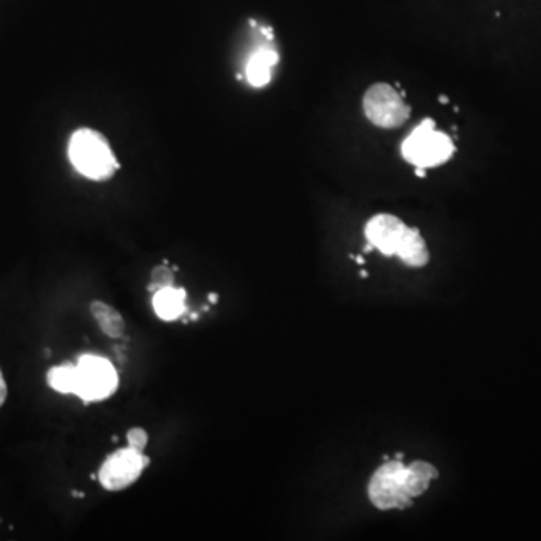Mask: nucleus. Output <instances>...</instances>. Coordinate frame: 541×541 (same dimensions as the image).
<instances>
[{"label": "nucleus", "instance_id": "11", "mask_svg": "<svg viewBox=\"0 0 541 541\" xmlns=\"http://www.w3.org/2000/svg\"><path fill=\"white\" fill-rule=\"evenodd\" d=\"M90 313L97 320L101 331L110 339H121L125 334L124 317L111 305L101 301H94L90 304Z\"/></svg>", "mask_w": 541, "mask_h": 541}, {"label": "nucleus", "instance_id": "12", "mask_svg": "<svg viewBox=\"0 0 541 541\" xmlns=\"http://www.w3.org/2000/svg\"><path fill=\"white\" fill-rule=\"evenodd\" d=\"M74 370L72 364H62L50 368L47 373L48 385L58 393L72 394L74 391Z\"/></svg>", "mask_w": 541, "mask_h": 541}, {"label": "nucleus", "instance_id": "18", "mask_svg": "<svg viewBox=\"0 0 541 541\" xmlns=\"http://www.w3.org/2000/svg\"><path fill=\"white\" fill-rule=\"evenodd\" d=\"M356 262H358L359 265H363V263H364V259H363V257H361V256H358V257H356Z\"/></svg>", "mask_w": 541, "mask_h": 541}, {"label": "nucleus", "instance_id": "15", "mask_svg": "<svg viewBox=\"0 0 541 541\" xmlns=\"http://www.w3.org/2000/svg\"><path fill=\"white\" fill-rule=\"evenodd\" d=\"M6 397H8V388H6V382H5V379H4L2 371H0V406H2V405L5 403Z\"/></svg>", "mask_w": 541, "mask_h": 541}, {"label": "nucleus", "instance_id": "21", "mask_svg": "<svg viewBox=\"0 0 541 541\" xmlns=\"http://www.w3.org/2000/svg\"><path fill=\"white\" fill-rule=\"evenodd\" d=\"M441 102H448V99L445 97H441Z\"/></svg>", "mask_w": 541, "mask_h": 541}, {"label": "nucleus", "instance_id": "10", "mask_svg": "<svg viewBox=\"0 0 541 541\" xmlns=\"http://www.w3.org/2000/svg\"><path fill=\"white\" fill-rule=\"evenodd\" d=\"M153 310L163 320H175L185 310V290L173 286L153 293Z\"/></svg>", "mask_w": 541, "mask_h": 541}, {"label": "nucleus", "instance_id": "5", "mask_svg": "<svg viewBox=\"0 0 541 541\" xmlns=\"http://www.w3.org/2000/svg\"><path fill=\"white\" fill-rule=\"evenodd\" d=\"M363 107L368 121L381 128L400 126L410 114V109L403 101V97L394 87L385 83L368 87L363 99Z\"/></svg>", "mask_w": 541, "mask_h": 541}, {"label": "nucleus", "instance_id": "4", "mask_svg": "<svg viewBox=\"0 0 541 541\" xmlns=\"http://www.w3.org/2000/svg\"><path fill=\"white\" fill-rule=\"evenodd\" d=\"M454 145L448 136L435 130V122H421L402 145V155L417 167L441 165L453 155Z\"/></svg>", "mask_w": 541, "mask_h": 541}, {"label": "nucleus", "instance_id": "17", "mask_svg": "<svg viewBox=\"0 0 541 541\" xmlns=\"http://www.w3.org/2000/svg\"><path fill=\"white\" fill-rule=\"evenodd\" d=\"M373 248H375V247H373V246H371V244L368 242V244H367V246L364 247V251H367V253H368V251H371Z\"/></svg>", "mask_w": 541, "mask_h": 541}, {"label": "nucleus", "instance_id": "13", "mask_svg": "<svg viewBox=\"0 0 541 541\" xmlns=\"http://www.w3.org/2000/svg\"><path fill=\"white\" fill-rule=\"evenodd\" d=\"M173 283H175V275H173L172 270L167 266L161 265V266L153 268V270H152L149 290L155 293L160 289L173 286Z\"/></svg>", "mask_w": 541, "mask_h": 541}, {"label": "nucleus", "instance_id": "2", "mask_svg": "<svg viewBox=\"0 0 541 541\" xmlns=\"http://www.w3.org/2000/svg\"><path fill=\"white\" fill-rule=\"evenodd\" d=\"M68 155L74 169L90 180L110 179L119 169L107 138L90 128H80L72 133Z\"/></svg>", "mask_w": 541, "mask_h": 541}, {"label": "nucleus", "instance_id": "9", "mask_svg": "<svg viewBox=\"0 0 541 541\" xmlns=\"http://www.w3.org/2000/svg\"><path fill=\"white\" fill-rule=\"evenodd\" d=\"M395 256L400 257V261L412 268H422L429 262V250L426 241L421 236L418 229L408 227L406 234L397 248Z\"/></svg>", "mask_w": 541, "mask_h": 541}, {"label": "nucleus", "instance_id": "8", "mask_svg": "<svg viewBox=\"0 0 541 541\" xmlns=\"http://www.w3.org/2000/svg\"><path fill=\"white\" fill-rule=\"evenodd\" d=\"M278 63V53L274 48L261 47L251 55L247 63V79L254 87H263L270 82V71Z\"/></svg>", "mask_w": 541, "mask_h": 541}, {"label": "nucleus", "instance_id": "3", "mask_svg": "<svg viewBox=\"0 0 541 541\" xmlns=\"http://www.w3.org/2000/svg\"><path fill=\"white\" fill-rule=\"evenodd\" d=\"M119 385L118 373L109 359L83 355L74 370V391L83 402H98L110 397Z\"/></svg>", "mask_w": 541, "mask_h": 541}, {"label": "nucleus", "instance_id": "14", "mask_svg": "<svg viewBox=\"0 0 541 541\" xmlns=\"http://www.w3.org/2000/svg\"><path fill=\"white\" fill-rule=\"evenodd\" d=\"M126 439H128V447H131L133 449L143 453L148 445V433L143 429L134 427L131 430H128Z\"/></svg>", "mask_w": 541, "mask_h": 541}, {"label": "nucleus", "instance_id": "1", "mask_svg": "<svg viewBox=\"0 0 541 541\" xmlns=\"http://www.w3.org/2000/svg\"><path fill=\"white\" fill-rule=\"evenodd\" d=\"M439 476L427 461H414L406 466L402 460L383 463L371 475L368 498L379 510H403L412 506V499L427 491L430 481Z\"/></svg>", "mask_w": 541, "mask_h": 541}, {"label": "nucleus", "instance_id": "16", "mask_svg": "<svg viewBox=\"0 0 541 541\" xmlns=\"http://www.w3.org/2000/svg\"><path fill=\"white\" fill-rule=\"evenodd\" d=\"M417 175H418V176H421V177H424V176H426V173H424V170H422V167H418V170H417Z\"/></svg>", "mask_w": 541, "mask_h": 541}, {"label": "nucleus", "instance_id": "20", "mask_svg": "<svg viewBox=\"0 0 541 541\" xmlns=\"http://www.w3.org/2000/svg\"><path fill=\"white\" fill-rule=\"evenodd\" d=\"M361 275H363V277H364V278H366V277H367V275H368V274H367V273H366V270H363V273H361Z\"/></svg>", "mask_w": 541, "mask_h": 541}, {"label": "nucleus", "instance_id": "7", "mask_svg": "<svg viewBox=\"0 0 541 541\" xmlns=\"http://www.w3.org/2000/svg\"><path fill=\"white\" fill-rule=\"evenodd\" d=\"M408 226L391 214H379L370 218L364 234L373 247L385 256H395L398 246L406 234Z\"/></svg>", "mask_w": 541, "mask_h": 541}, {"label": "nucleus", "instance_id": "19", "mask_svg": "<svg viewBox=\"0 0 541 541\" xmlns=\"http://www.w3.org/2000/svg\"><path fill=\"white\" fill-rule=\"evenodd\" d=\"M209 300H211V301H212V302H217V300H218V298H217V295H215V296H214V293H212V295H211V296H209Z\"/></svg>", "mask_w": 541, "mask_h": 541}, {"label": "nucleus", "instance_id": "6", "mask_svg": "<svg viewBox=\"0 0 541 541\" xmlns=\"http://www.w3.org/2000/svg\"><path fill=\"white\" fill-rule=\"evenodd\" d=\"M149 457L131 447L114 451L106 459L99 469V481L106 491H124L138 480V476L149 466Z\"/></svg>", "mask_w": 541, "mask_h": 541}]
</instances>
